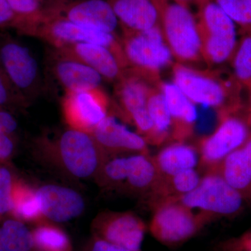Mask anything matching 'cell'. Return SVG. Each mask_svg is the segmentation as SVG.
<instances>
[{"instance_id": "cell-1", "label": "cell", "mask_w": 251, "mask_h": 251, "mask_svg": "<svg viewBox=\"0 0 251 251\" xmlns=\"http://www.w3.org/2000/svg\"><path fill=\"white\" fill-rule=\"evenodd\" d=\"M42 158L74 179L95 180L109 159L91 133L69 128L53 138H38Z\"/></svg>"}, {"instance_id": "cell-2", "label": "cell", "mask_w": 251, "mask_h": 251, "mask_svg": "<svg viewBox=\"0 0 251 251\" xmlns=\"http://www.w3.org/2000/svg\"><path fill=\"white\" fill-rule=\"evenodd\" d=\"M153 1L159 13L160 27L173 57L182 65L204 59L196 16L187 4L176 0Z\"/></svg>"}, {"instance_id": "cell-3", "label": "cell", "mask_w": 251, "mask_h": 251, "mask_svg": "<svg viewBox=\"0 0 251 251\" xmlns=\"http://www.w3.org/2000/svg\"><path fill=\"white\" fill-rule=\"evenodd\" d=\"M196 18L202 44L204 61L222 65L237 49V26L213 0H198Z\"/></svg>"}, {"instance_id": "cell-4", "label": "cell", "mask_w": 251, "mask_h": 251, "mask_svg": "<svg viewBox=\"0 0 251 251\" xmlns=\"http://www.w3.org/2000/svg\"><path fill=\"white\" fill-rule=\"evenodd\" d=\"M122 33L120 41L127 69L150 80L173 63V54L159 25L142 31L122 29Z\"/></svg>"}, {"instance_id": "cell-5", "label": "cell", "mask_w": 251, "mask_h": 251, "mask_svg": "<svg viewBox=\"0 0 251 251\" xmlns=\"http://www.w3.org/2000/svg\"><path fill=\"white\" fill-rule=\"evenodd\" d=\"M0 67L29 104L44 90L39 63L30 50L7 32H0Z\"/></svg>"}, {"instance_id": "cell-6", "label": "cell", "mask_w": 251, "mask_h": 251, "mask_svg": "<svg viewBox=\"0 0 251 251\" xmlns=\"http://www.w3.org/2000/svg\"><path fill=\"white\" fill-rule=\"evenodd\" d=\"M174 201L193 210L199 209L208 221L213 217H230L242 210L245 198L214 171H209L193 191Z\"/></svg>"}, {"instance_id": "cell-7", "label": "cell", "mask_w": 251, "mask_h": 251, "mask_svg": "<svg viewBox=\"0 0 251 251\" xmlns=\"http://www.w3.org/2000/svg\"><path fill=\"white\" fill-rule=\"evenodd\" d=\"M33 37L41 39L55 49L77 43L99 44L111 50L127 68L118 36L80 25L59 16L46 14Z\"/></svg>"}, {"instance_id": "cell-8", "label": "cell", "mask_w": 251, "mask_h": 251, "mask_svg": "<svg viewBox=\"0 0 251 251\" xmlns=\"http://www.w3.org/2000/svg\"><path fill=\"white\" fill-rule=\"evenodd\" d=\"M154 208L150 231L164 245L176 246L189 240L208 222L204 216L194 214L178 201H166Z\"/></svg>"}, {"instance_id": "cell-9", "label": "cell", "mask_w": 251, "mask_h": 251, "mask_svg": "<svg viewBox=\"0 0 251 251\" xmlns=\"http://www.w3.org/2000/svg\"><path fill=\"white\" fill-rule=\"evenodd\" d=\"M152 87L148 79L127 69L115 82V96L124 117L131 122L138 134L152 145L153 126L148 109V100Z\"/></svg>"}, {"instance_id": "cell-10", "label": "cell", "mask_w": 251, "mask_h": 251, "mask_svg": "<svg viewBox=\"0 0 251 251\" xmlns=\"http://www.w3.org/2000/svg\"><path fill=\"white\" fill-rule=\"evenodd\" d=\"M110 100L102 87L66 92L61 100L64 121L69 128L92 133L111 112Z\"/></svg>"}, {"instance_id": "cell-11", "label": "cell", "mask_w": 251, "mask_h": 251, "mask_svg": "<svg viewBox=\"0 0 251 251\" xmlns=\"http://www.w3.org/2000/svg\"><path fill=\"white\" fill-rule=\"evenodd\" d=\"M45 10L47 14L116 36L121 27L107 0H51Z\"/></svg>"}, {"instance_id": "cell-12", "label": "cell", "mask_w": 251, "mask_h": 251, "mask_svg": "<svg viewBox=\"0 0 251 251\" xmlns=\"http://www.w3.org/2000/svg\"><path fill=\"white\" fill-rule=\"evenodd\" d=\"M173 82L193 103L205 108L224 109L230 100L227 82L181 64L173 68Z\"/></svg>"}, {"instance_id": "cell-13", "label": "cell", "mask_w": 251, "mask_h": 251, "mask_svg": "<svg viewBox=\"0 0 251 251\" xmlns=\"http://www.w3.org/2000/svg\"><path fill=\"white\" fill-rule=\"evenodd\" d=\"M249 125L242 117L227 114L215 131L201 141V161L209 171L247 143L251 137Z\"/></svg>"}, {"instance_id": "cell-14", "label": "cell", "mask_w": 251, "mask_h": 251, "mask_svg": "<svg viewBox=\"0 0 251 251\" xmlns=\"http://www.w3.org/2000/svg\"><path fill=\"white\" fill-rule=\"evenodd\" d=\"M94 236L109 243L140 251L146 226L143 220L131 212H103L94 219L92 225Z\"/></svg>"}, {"instance_id": "cell-15", "label": "cell", "mask_w": 251, "mask_h": 251, "mask_svg": "<svg viewBox=\"0 0 251 251\" xmlns=\"http://www.w3.org/2000/svg\"><path fill=\"white\" fill-rule=\"evenodd\" d=\"M48 62L50 72L64 92L101 87L103 78L100 74L60 50L51 47Z\"/></svg>"}, {"instance_id": "cell-16", "label": "cell", "mask_w": 251, "mask_h": 251, "mask_svg": "<svg viewBox=\"0 0 251 251\" xmlns=\"http://www.w3.org/2000/svg\"><path fill=\"white\" fill-rule=\"evenodd\" d=\"M91 134L108 158L149 153L146 140L117 121L111 113L94 128Z\"/></svg>"}, {"instance_id": "cell-17", "label": "cell", "mask_w": 251, "mask_h": 251, "mask_svg": "<svg viewBox=\"0 0 251 251\" xmlns=\"http://www.w3.org/2000/svg\"><path fill=\"white\" fill-rule=\"evenodd\" d=\"M41 214L44 220L64 223L79 217L83 213V198L72 188L46 184L36 189Z\"/></svg>"}, {"instance_id": "cell-18", "label": "cell", "mask_w": 251, "mask_h": 251, "mask_svg": "<svg viewBox=\"0 0 251 251\" xmlns=\"http://www.w3.org/2000/svg\"><path fill=\"white\" fill-rule=\"evenodd\" d=\"M57 49L85 63L100 74L103 80L110 82H116L126 70L111 50L99 44L77 43Z\"/></svg>"}, {"instance_id": "cell-19", "label": "cell", "mask_w": 251, "mask_h": 251, "mask_svg": "<svg viewBox=\"0 0 251 251\" xmlns=\"http://www.w3.org/2000/svg\"><path fill=\"white\" fill-rule=\"evenodd\" d=\"M160 179L149 153L126 156L118 190L131 194H149Z\"/></svg>"}, {"instance_id": "cell-20", "label": "cell", "mask_w": 251, "mask_h": 251, "mask_svg": "<svg viewBox=\"0 0 251 251\" xmlns=\"http://www.w3.org/2000/svg\"><path fill=\"white\" fill-rule=\"evenodd\" d=\"M160 90L164 96L173 119V137L181 141L191 135L197 121L196 104L174 82H162Z\"/></svg>"}, {"instance_id": "cell-21", "label": "cell", "mask_w": 251, "mask_h": 251, "mask_svg": "<svg viewBox=\"0 0 251 251\" xmlns=\"http://www.w3.org/2000/svg\"><path fill=\"white\" fill-rule=\"evenodd\" d=\"M123 30L142 31L159 25L153 0H107Z\"/></svg>"}, {"instance_id": "cell-22", "label": "cell", "mask_w": 251, "mask_h": 251, "mask_svg": "<svg viewBox=\"0 0 251 251\" xmlns=\"http://www.w3.org/2000/svg\"><path fill=\"white\" fill-rule=\"evenodd\" d=\"M160 179L170 177L186 170L195 169L198 161L196 149L181 142L166 147L153 157Z\"/></svg>"}, {"instance_id": "cell-23", "label": "cell", "mask_w": 251, "mask_h": 251, "mask_svg": "<svg viewBox=\"0 0 251 251\" xmlns=\"http://www.w3.org/2000/svg\"><path fill=\"white\" fill-rule=\"evenodd\" d=\"M201 179L195 169L186 170L170 177L159 179L148 194L151 197L150 201L154 207L162 202L174 201L193 191Z\"/></svg>"}, {"instance_id": "cell-24", "label": "cell", "mask_w": 251, "mask_h": 251, "mask_svg": "<svg viewBox=\"0 0 251 251\" xmlns=\"http://www.w3.org/2000/svg\"><path fill=\"white\" fill-rule=\"evenodd\" d=\"M210 171L217 172L225 181L243 197L251 200V173L242 148L229 153Z\"/></svg>"}, {"instance_id": "cell-25", "label": "cell", "mask_w": 251, "mask_h": 251, "mask_svg": "<svg viewBox=\"0 0 251 251\" xmlns=\"http://www.w3.org/2000/svg\"><path fill=\"white\" fill-rule=\"evenodd\" d=\"M11 216L22 222L44 221L36 190L20 179H16L14 184Z\"/></svg>"}, {"instance_id": "cell-26", "label": "cell", "mask_w": 251, "mask_h": 251, "mask_svg": "<svg viewBox=\"0 0 251 251\" xmlns=\"http://www.w3.org/2000/svg\"><path fill=\"white\" fill-rule=\"evenodd\" d=\"M148 109L153 126L152 145H161L169 137L173 119L168 110L166 99L159 89L151 88L149 95Z\"/></svg>"}, {"instance_id": "cell-27", "label": "cell", "mask_w": 251, "mask_h": 251, "mask_svg": "<svg viewBox=\"0 0 251 251\" xmlns=\"http://www.w3.org/2000/svg\"><path fill=\"white\" fill-rule=\"evenodd\" d=\"M34 247L32 233L24 223L5 220L0 226V251H31Z\"/></svg>"}, {"instance_id": "cell-28", "label": "cell", "mask_w": 251, "mask_h": 251, "mask_svg": "<svg viewBox=\"0 0 251 251\" xmlns=\"http://www.w3.org/2000/svg\"><path fill=\"white\" fill-rule=\"evenodd\" d=\"M34 247L41 251H73L72 242L62 229L42 221L31 231Z\"/></svg>"}, {"instance_id": "cell-29", "label": "cell", "mask_w": 251, "mask_h": 251, "mask_svg": "<svg viewBox=\"0 0 251 251\" xmlns=\"http://www.w3.org/2000/svg\"><path fill=\"white\" fill-rule=\"evenodd\" d=\"M23 23L22 35L34 36L36 27L46 16L40 0H6Z\"/></svg>"}, {"instance_id": "cell-30", "label": "cell", "mask_w": 251, "mask_h": 251, "mask_svg": "<svg viewBox=\"0 0 251 251\" xmlns=\"http://www.w3.org/2000/svg\"><path fill=\"white\" fill-rule=\"evenodd\" d=\"M244 37L238 43L232 57L234 77L239 83L251 85V31H245Z\"/></svg>"}, {"instance_id": "cell-31", "label": "cell", "mask_w": 251, "mask_h": 251, "mask_svg": "<svg viewBox=\"0 0 251 251\" xmlns=\"http://www.w3.org/2000/svg\"><path fill=\"white\" fill-rule=\"evenodd\" d=\"M243 31H251V0H213Z\"/></svg>"}, {"instance_id": "cell-32", "label": "cell", "mask_w": 251, "mask_h": 251, "mask_svg": "<svg viewBox=\"0 0 251 251\" xmlns=\"http://www.w3.org/2000/svg\"><path fill=\"white\" fill-rule=\"evenodd\" d=\"M16 180L9 168L0 166V218L11 215Z\"/></svg>"}, {"instance_id": "cell-33", "label": "cell", "mask_w": 251, "mask_h": 251, "mask_svg": "<svg viewBox=\"0 0 251 251\" xmlns=\"http://www.w3.org/2000/svg\"><path fill=\"white\" fill-rule=\"evenodd\" d=\"M29 103L13 87L0 67V108H26Z\"/></svg>"}, {"instance_id": "cell-34", "label": "cell", "mask_w": 251, "mask_h": 251, "mask_svg": "<svg viewBox=\"0 0 251 251\" xmlns=\"http://www.w3.org/2000/svg\"><path fill=\"white\" fill-rule=\"evenodd\" d=\"M14 29L22 34L23 23L6 0H0V29Z\"/></svg>"}, {"instance_id": "cell-35", "label": "cell", "mask_w": 251, "mask_h": 251, "mask_svg": "<svg viewBox=\"0 0 251 251\" xmlns=\"http://www.w3.org/2000/svg\"><path fill=\"white\" fill-rule=\"evenodd\" d=\"M16 149L14 135L0 133V166H4L11 161Z\"/></svg>"}, {"instance_id": "cell-36", "label": "cell", "mask_w": 251, "mask_h": 251, "mask_svg": "<svg viewBox=\"0 0 251 251\" xmlns=\"http://www.w3.org/2000/svg\"><path fill=\"white\" fill-rule=\"evenodd\" d=\"M18 122L9 109L0 108V133L15 135Z\"/></svg>"}, {"instance_id": "cell-37", "label": "cell", "mask_w": 251, "mask_h": 251, "mask_svg": "<svg viewBox=\"0 0 251 251\" xmlns=\"http://www.w3.org/2000/svg\"><path fill=\"white\" fill-rule=\"evenodd\" d=\"M87 251H133L94 237Z\"/></svg>"}, {"instance_id": "cell-38", "label": "cell", "mask_w": 251, "mask_h": 251, "mask_svg": "<svg viewBox=\"0 0 251 251\" xmlns=\"http://www.w3.org/2000/svg\"><path fill=\"white\" fill-rule=\"evenodd\" d=\"M243 153L245 157L248 166L251 173V137L249 140L242 147Z\"/></svg>"}, {"instance_id": "cell-39", "label": "cell", "mask_w": 251, "mask_h": 251, "mask_svg": "<svg viewBox=\"0 0 251 251\" xmlns=\"http://www.w3.org/2000/svg\"><path fill=\"white\" fill-rule=\"evenodd\" d=\"M243 247L246 251H251V234L244 238L243 240Z\"/></svg>"}, {"instance_id": "cell-40", "label": "cell", "mask_w": 251, "mask_h": 251, "mask_svg": "<svg viewBox=\"0 0 251 251\" xmlns=\"http://www.w3.org/2000/svg\"><path fill=\"white\" fill-rule=\"evenodd\" d=\"M176 1H180V2L184 3V4H187V3L190 2V1H197L198 0H176Z\"/></svg>"}, {"instance_id": "cell-41", "label": "cell", "mask_w": 251, "mask_h": 251, "mask_svg": "<svg viewBox=\"0 0 251 251\" xmlns=\"http://www.w3.org/2000/svg\"><path fill=\"white\" fill-rule=\"evenodd\" d=\"M251 87V94H250V115H249V123L251 125V85H250Z\"/></svg>"}, {"instance_id": "cell-42", "label": "cell", "mask_w": 251, "mask_h": 251, "mask_svg": "<svg viewBox=\"0 0 251 251\" xmlns=\"http://www.w3.org/2000/svg\"><path fill=\"white\" fill-rule=\"evenodd\" d=\"M40 1H41V2L43 3V4H45V2L46 1H50V0H40Z\"/></svg>"}]
</instances>
